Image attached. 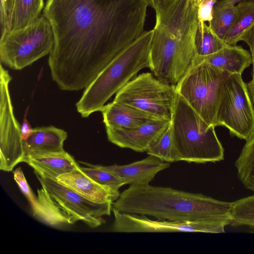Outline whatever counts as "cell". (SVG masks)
<instances>
[{"label": "cell", "mask_w": 254, "mask_h": 254, "mask_svg": "<svg viewBox=\"0 0 254 254\" xmlns=\"http://www.w3.org/2000/svg\"><path fill=\"white\" fill-rule=\"evenodd\" d=\"M29 107L27 108L25 112L24 118L23 119L22 124L21 126V138L23 141L26 140L28 137L31 135L33 131V129L31 127L28 120L27 119V116L28 112Z\"/></svg>", "instance_id": "1f68e13d"}, {"label": "cell", "mask_w": 254, "mask_h": 254, "mask_svg": "<svg viewBox=\"0 0 254 254\" xmlns=\"http://www.w3.org/2000/svg\"><path fill=\"white\" fill-rule=\"evenodd\" d=\"M230 75L203 61H195L176 85L177 93L208 125L215 127L223 85Z\"/></svg>", "instance_id": "52a82bcc"}, {"label": "cell", "mask_w": 254, "mask_h": 254, "mask_svg": "<svg viewBox=\"0 0 254 254\" xmlns=\"http://www.w3.org/2000/svg\"><path fill=\"white\" fill-rule=\"evenodd\" d=\"M44 0H13L8 16L7 31L24 28L39 17Z\"/></svg>", "instance_id": "ffe728a7"}, {"label": "cell", "mask_w": 254, "mask_h": 254, "mask_svg": "<svg viewBox=\"0 0 254 254\" xmlns=\"http://www.w3.org/2000/svg\"><path fill=\"white\" fill-rule=\"evenodd\" d=\"M149 4L148 0H47L43 15L54 36L48 64L59 87L85 89L144 32Z\"/></svg>", "instance_id": "6da1fadb"}, {"label": "cell", "mask_w": 254, "mask_h": 254, "mask_svg": "<svg viewBox=\"0 0 254 254\" xmlns=\"http://www.w3.org/2000/svg\"><path fill=\"white\" fill-rule=\"evenodd\" d=\"M153 29L141 35L117 55L85 88L76 104L83 118L101 111L106 102L142 69L149 67Z\"/></svg>", "instance_id": "277c9868"}, {"label": "cell", "mask_w": 254, "mask_h": 254, "mask_svg": "<svg viewBox=\"0 0 254 254\" xmlns=\"http://www.w3.org/2000/svg\"><path fill=\"white\" fill-rule=\"evenodd\" d=\"M227 45L205 22L198 21L194 39L196 57H204L213 54Z\"/></svg>", "instance_id": "7402d4cb"}, {"label": "cell", "mask_w": 254, "mask_h": 254, "mask_svg": "<svg viewBox=\"0 0 254 254\" xmlns=\"http://www.w3.org/2000/svg\"><path fill=\"white\" fill-rule=\"evenodd\" d=\"M171 123L166 120H150L130 129L106 128L108 139L122 148L138 152H146L150 145L165 130Z\"/></svg>", "instance_id": "4fadbf2b"}, {"label": "cell", "mask_w": 254, "mask_h": 254, "mask_svg": "<svg viewBox=\"0 0 254 254\" xmlns=\"http://www.w3.org/2000/svg\"><path fill=\"white\" fill-rule=\"evenodd\" d=\"M96 167L107 171L123 180L126 185L149 184L157 174L170 167V163L149 155L139 161L130 164L110 166L95 165Z\"/></svg>", "instance_id": "5bb4252c"}, {"label": "cell", "mask_w": 254, "mask_h": 254, "mask_svg": "<svg viewBox=\"0 0 254 254\" xmlns=\"http://www.w3.org/2000/svg\"><path fill=\"white\" fill-rule=\"evenodd\" d=\"M235 5H225L220 0L217 1L212 10L211 20L209 26L212 31L221 39L225 36L233 26L237 16Z\"/></svg>", "instance_id": "cb8c5ba5"}, {"label": "cell", "mask_w": 254, "mask_h": 254, "mask_svg": "<svg viewBox=\"0 0 254 254\" xmlns=\"http://www.w3.org/2000/svg\"><path fill=\"white\" fill-rule=\"evenodd\" d=\"M217 126L226 127L232 135L246 141L254 135V107L241 74H230L223 85Z\"/></svg>", "instance_id": "30bf717a"}, {"label": "cell", "mask_w": 254, "mask_h": 254, "mask_svg": "<svg viewBox=\"0 0 254 254\" xmlns=\"http://www.w3.org/2000/svg\"><path fill=\"white\" fill-rule=\"evenodd\" d=\"M177 96L176 85L145 72L128 82L117 92L113 101L131 106L158 120L171 121Z\"/></svg>", "instance_id": "9c48e42d"}, {"label": "cell", "mask_w": 254, "mask_h": 254, "mask_svg": "<svg viewBox=\"0 0 254 254\" xmlns=\"http://www.w3.org/2000/svg\"><path fill=\"white\" fill-rule=\"evenodd\" d=\"M41 188L37 190V206L33 215L43 223L56 227L81 221L95 228L105 222L112 202H93L58 182L57 179L36 175Z\"/></svg>", "instance_id": "5b68a950"}, {"label": "cell", "mask_w": 254, "mask_h": 254, "mask_svg": "<svg viewBox=\"0 0 254 254\" xmlns=\"http://www.w3.org/2000/svg\"><path fill=\"white\" fill-rule=\"evenodd\" d=\"M24 162L34 169L36 175L55 179L73 171L79 166L73 157L65 151L27 157Z\"/></svg>", "instance_id": "ac0fdd59"}, {"label": "cell", "mask_w": 254, "mask_h": 254, "mask_svg": "<svg viewBox=\"0 0 254 254\" xmlns=\"http://www.w3.org/2000/svg\"><path fill=\"white\" fill-rule=\"evenodd\" d=\"M58 182L85 198L98 203L113 202L120 196V192L101 185L87 176L78 167L73 171L57 178Z\"/></svg>", "instance_id": "9a60e30c"}, {"label": "cell", "mask_w": 254, "mask_h": 254, "mask_svg": "<svg viewBox=\"0 0 254 254\" xmlns=\"http://www.w3.org/2000/svg\"><path fill=\"white\" fill-rule=\"evenodd\" d=\"M247 0H221L220 1L225 5H235L238 2Z\"/></svg>", "instance_id": "836d02e7"}, {"label": "cell", "mask_w": 254, "mask_h": 254, "mask_svg": "<svg viewBox=\"0 0 254 254\" xmlns=\"http://www.w3.org/2000/svg\"><path fill=\"white\" fill-rule=\"evenodd\" d=\"M171 126L178 161L205 163L224 159V149L215 127L208 125L179 95Z\"/></svg>", "instance_id": "8992f818"}, {"label": "cell", "mask_w": 254, "mask_h": 254, "mask_svg": "<svg viewBox=\"0 0 254 254\" xmlns=\"http://www.w3.org/2000/svg\"><path fill=\"white\" fill-rule=\"evenodd\" d=\"M250 99L253 103H254V76L252 79L246 83Z\"/></svg>", "instance_id": "d6a6232c"}, {"label": "cell", "mask_w": 254, "mask_h": 254, "mask_svg": "<svg viewBox=\"0 0 254 254\" xmlns=\"http://www.w3.org/2000/svg\"><path fill=\"white\" fill-rule=\"evenodd\" d=\"M13 177L19 188L28 200L33 213L37 209V197L31 189L20 167L17 168L13 171Z\"/></svg>", "instance_id": "4316f807"}, {"label": "cell", "mask_w": 254, "mask_h": 254, "mask_svg": "<svg viewBox=\"0 0 254 254\" xmlns=\"http://www.w3.org/2000/svg\"><path fill=\"white\" fill-rule=\"evenodd\" d=\"M13 0H0L1 34L7 29L8 16L11 11Z\"/></svg>", "instance_id": "f1b7e54d"}, {"label": "cell", "mask_w": 254, "mask_h": 254, "mask_svg": "<svg viewBox=\"0 0 254 254\" xmlns=\"http://www.w3.org/2000/svg\"><path fill=\"white\" fill-rule=\"evenodd\" d=\"M146 152L149 155L155 156L164 162L178 161L173 140L171 123L162 134L150 145Z\"/></svg>", "instance_id": "d4e9b609"}, {"label": "cell", "mask_w": 254, "mask_h": 254, "mask_svg": "<svg viewBox=\"0 0 254 254\" xmlns=\"http://www.w3.org/2000/svg\"><path fill=\"white\" fill-rule=\"evenodd\" d=\"M54 45L52 26L42 15L24 28L1 34L0 62L11 68L20 70L50 54Z\"/></svg>", "instance_id": "ba28073f"}, {"label": "cell", "mask_w": 254, "mask_h": 254, "mask_svg": "<svg viewBox=\"0 0 254 254\" xmlns=\"http://www.w3.org/2000/svg\"><path fill=\"white\" fill-rule=\"evenodd\" d=\"M237 16L224 41L230 46L236 45L242 35L254 25V0H247L236 4Z\"/></svg>", "instance_id": "44dd1931"}, {"label": "cell", "mask_w": 254, "mask_h": 254, "mask_svg": "<svg viewBox=\"0 0 254 254\" xmlns=\"http://www.w3.org/2000/svg\"><path fill=\"white\" fill-rule=\"evenodd\" d=\"M217 0H193L197 8L199 22H209L212 16L213 8Z\"/></svg>", "instance_id": "83f0119b"}, {"label": "cell", "mask_w": 254, "mask_h": 254, "mask_svg": "<svg viewBox=\"0 0 254 254\" xmlns=\"http://www.w3.org/2000/svg\"><path fill=\"white\" fill-rule=\"evenodd\" d=\"M176 0H148L149 5L154 9L156 14L161 12L169 7Z\"/></svg>", "instance_id": "4dcf8cb0"}, {"label": "cell", "mask_w": 254, "mask_h": 254, "mask_svg": "<svg viewBox=\"0 0 254 254\" xmlns=\"http://www.w3.org/2000/svg\"><path fill=\"white\" fill-rule=\"evenodd\" d=\"M213 66L231 74H241L252 64L250 53L239 46L227 45L219 51L204 57H196Z\"/></svg>", "instance_id": "d6986e66"}, {"label": "cell", "mask_w": 254, "mask_h": 254, "mask_svg": "<svg viewBox=\"0 0 254 254\" xmlns=\"http://www.w3.org/2000/svg\"><path fill=\"white\" fill-rule=\"evenodd\" d=\"M233 202L201 193L153 186L130 185L112 203L121 212L148 215L177 223L203 222L226 226L232 220Z\"/></svg>", "instance_id": "7a4b0ae2"}, {"label": "cell", "mask_w": 254, "mask_h": 254, "mask_svg": "<svg viewBox=\"0 0 254 254\" xmlns=\"http://www.w3.org/2000/svg\"><path fill=\"white\" fill-rule=\"evenodd\" d=\"M67 137L65 130L53 126L34 128L31 135L25 141L26 158L64 151V143Z\"/></svg>", "instance_id": "2e32d148"}, {"label": "cell", "mask_w": 254, "mask_h": 254, "mask_svg": "<svg viewBox=\"0 0 254 254\" xmlns=\"http://www.w3.org/2000/svg\"><path fill=\"white\" fill-rule=\"evenodd\" d=\"M12 79L8 71L0 65V169L12 171L26 157L21 126L14 115L9 90Z\"/></svg>", "instance_id": "8fae6325"}, {"label": "cell", "mask_w": 254, "mask_h": 254, "mask_svg": "<svg viewBox=\"0 0 254 254\" xmlns=\"http://www.w3.org/2000/svg\"><path fill=\"white\" fill-rule=\"evenodd\" d=\"M240 41H244L250 47L253 64L252 76H254V25L242 35Z\"/></svg>", "instance_id": "f546056e"}, {"label": "cell", "mask_w": 254, "mask_h": 254, "mask_svg": "<svg viewBox=\"0 0 254 254\" xmlns=\"http://www.w3.org/2000/svg\"><path fill=\"white\" fill-rule=\"evenodd\" d=\"M198 23L193 0H176L156 14L149 68L158 79L176 85L194 64Z\"/></svg>", "instance_id": "3957f363"}, {"label": "cell", "mask_w": 254, "mask_h": 254, "mask_svg": "<svg viewBox=\"0 0 254 254\" xmlns=\"http://www.w3.org/2000/svg\"><path fill=\"white\" fill-rule=\"evenodd\" d=\"M106 128L130 129L150 120H158L131 106L113 101L101 111Z\"/></svg>", "instance_id": "e0dca14e"}, {"label": "cell", "mask_w": 254, "mask_h": 254, "mask_svg": "<svg viewBox=\"0 0 254 254\" xmlns=\"http://www.w3.org/2000/svg\"><path fill=\"white\" fill-rule=\"evenodd\" d=\"M81 163L88 166V167H80L81 170L87 176L101 185L119 192V189L126 185L125 182L120 178L107 171L98 168L95 165Z\"/></svg>", "instance_id": "484cf974"}, {"label": "cell", "mask_w": 254, "mask_h": 254, "mask_svg": "<svg viewBox=\"0 0 254 254\" xmlns=\"http://www.w3.org/2000/svg\"><path fill=\"white\" fill-rule=\"evenodd\" d=\"M112 210L114 220L111 230L115 232H224L225 226L219 224L203 222L177 223L168 220H154L144 215L121 212L113 209Z\"/></svg>", "instance_id": "7c38bea8"}, {"label": "cell", "mask_w": 254, "mask_h": 254, "mask_svg": "<svg viewBox=\"0 0 254 254\" xmlns=\"http://www.w3.org/2000/svg\"><path fill=\"white\" fill-rule=\"evenodd\" d=\"M235 166L239 180L246 188L254 192V135L246 141Z\"/></svg>", "instance_id": "603a6c76"}]
</instances>
